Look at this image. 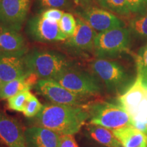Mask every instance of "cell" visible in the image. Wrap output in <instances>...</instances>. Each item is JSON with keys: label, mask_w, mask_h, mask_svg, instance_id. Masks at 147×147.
Returning a JSON list of instances; mask_svg holds the SVG:
<instances>
[{"label": "cell", "mask_w": 147, "mask_h": 147, "mask_svg": "<svg viewBox=\"0 0 147 147\" xmlns=\"http://www.w3.org/2000/svg\"><path fill=\"white\" fill-rule=\"evenodd\" d=\"M89 118V110L84 106L52 103L42 106L34 121L38 126L49 129L59 135H75Z\"/></svg>", "instance_id": "1"}, {"label": "cell", "mask_w": 147, "mask_h": 147, "mask_svg": "<svg viewBox=\"0 0 147 147\" xmlns=\"http://www.w3.org/2000/svg\"><path fill=\"white\" fill-rule=\"evenodd\" d=\"M27 71L40 79H54L74 67L73 63L61 53L51 51H34L24 57Z\"/></svg>", "instance_id": "2"}, {"label": "cell", "mask_w": 147, "mask_h": 147, "mask_svg": "<svg viewBox=\"0 0 147 147\" xmlns=\"http://www.w3.org/2000/svg\"><path fill=\"white\" fill-rule=\"evenodd\" d=\"M95 76L103 82L108 91L117 93L127 89L131 83V76L125 67L118 61L97 58L91 63Z\"/></svg>", "instance_id": "3"}, {"label": "cell", "mask_w": 147, "mask_h": 147, "mask_svg": "<svg viewBox=\"0 0 147 147\" xmlns=\"http://www.w3.org/2000/svg\"><path fill=\"white\" fill-rule=\"evenodd\" d=\"M89 124L115 130L133 125L129 115L120 104L101 102L90 106Z\"/></svg>", "instance_id": "4"}, {"label": "cell", "mask_w": 147, "mask_h": 147, "mask_svg": "<svg viewBox=\"0 0 147 147\" xmlns=\"http://www.w3.org/2000/svg\"><path fill=\"white\" fill-rule=\"evenodd\" d=\"M131 32L128 27H119L97 33L94 51L97 58L114 57L127 52L131 43Z\"/></svg>", "instance_id": "5"}, {"label": "cell", "mask_w": 147, "mask_h": 147, "mask_svg": "<svg viewBox=\"0 0 147 147\" xmlns=\"http://www.w3.org/2000/svg\"><path fill=\"white\" fill-rule=\"evenodd\" d=\"M119 103L134 122H147V81L137 76L133 83L119 95Z\"/></svg>", "instance_id": "6"}, {"label": "cell", "mask_w": 147, "mask_h": 147, "mask_svg": "<svg viewBox=\"0 0 147 147\" xmlns=\"http://www.w3.org/2000/svg\"><path fill=\"white\" fill-rule=\"evenodd\" d=\"M54 79L65 89L84 98L97 96L102 93V86L96 76L74 67L64 71Z\"/></svg>", "instance_id": "7"}, {"label": "cell", "mask_w": 147, "mask_h": 147, "mask_svg": "<svg viewBox=\"0 0 147 147\" xmlns=\"http://www.w3.org/2000/svg\"><path fill=\"white\" fill-rule=\"evenodd\" d=\"M36 89L39 94L53 104L82 106L84 97L69 91L55 79H40L36 84Z\"/></svg>", "instance_id": "8"}, {"label": "cell", "mask_w": 147, "mask_h": 147, "mask_svg": "<svg viewBox=\"0 0 147 147\" xmlns=\"http://www.w3.org/2000/svg\"><path fill=\"white\" fill-rule=\"evenodd\" d=\"M79 16L97 33L126 26L123 20L117 14L102 8L87 6L79 12Z\"/></svg>", "instance_id": "9"}, {"label": "cell", "mask_w": 147, "mask_h": 147, "mask_svg": "<svg viewBox=\"0 0 147 147\" xmlns=\"http://www.w3.org/2000/svg\"><path fill=\"white\" fill-rule=\"evenodd\" d=\"M28 30L33 39L38 42H53L68 39L60 29L59 23L43 18L42 15L29 20Z\"/></svg>", "instance_id": "10"}, {"label": "cell", "mask_w": 147, "mask_h": 147, "mask_svg": "<svg viewBox=\"0 0 147 147\" xmlns=\"http://www.w3.org/2000/svg\"><path fill=\"white\" fill-rule=\"evenodd\" d=\"M29 7L30 0H0V23L19 31Z\"/></svg>", "instance_id": "11"}, {"label": "cell", "mask_w": 147, "mask_h": 147, "mask_svg": "<svg viewBox=\"0 0 147 147\" xmlns=\"http://www.w3.org/2000/svg\"><path fill=\"white\" fill-rule=\"evenodd\" d=\"M0 140L8 147H27L25 131L18 121L1 111Z\"/></svg>", "instance_id": "12"}, {"label": "cell", "mask_w": 147, "mask_h": 147, "mask_svg": "<svg viewBox=\"0 0 147 147\" xmlns=\"http://www.w3.org/2000/svg\"><path fill=\"white\" fill-rule=\"evenodd\" d=\"M27 72L23 55L0 52V78L3 83L23 76Z\"/></svg>", "instance_id": "13"}, {"label": "cell", "mask_w": 147, "mask_h": 147, "mask_svg": "<svg viewBox=\"0 0 147 147\" xmlns=\"http://www.w3.org/2000/svg\"><path fill=\"white\" fill-rule=\"evenodd\" d=\"M76 29L73 36L68 38L67 45L82 51H91L94 49L97 32L81 17L76 18Z\"/></svg>", "instance_id": "14"}, {"label": "cell", "mask_w": 147, "mask_h": 147, "mask_svg": "<svg viewBox=\"0 0 147 147\" xmlns=\"http://www.w3.org/2000/svg\"><path fill=\"white\" fill-rule=\"evenodd\" d=\"M60 135L41 126H32L25 131L27 147H59Z\"/></svg>", "instance_id": "15"}, {"label": "cell", "mask_w": 147, "mask_h": 147, "mask_svg": "<svg viewBox=\"0 0 147 147\" xmlns=\"http://www.w3.org/2000/svg\"><path fill=\"white\" fill-rule=\"evenodd\" d=\"M27 51L26 42L18 31L0 23V52L24 56Z\"/></svg>", "instance_id": "16"}, {"label": "cell", "mask_w": 147, "mask_h": 147, "mask_svg": "<svg viewBox=\"0 0 147 147\" xmlns=\"http://www.w3.org/2000/svg\"><path fill=\"white\" fill-rule=\"evenodd\" d=\"M38 79L36 74L28 71L23 76L4 82L0 91V98L8 100L22 91L30 90L38 82Z\"/></svg>", "instance_id": "17"}, {"label": "cell", "mask_w": 147, "mask_h": 147, "mask_svg": "<svg viewBox=\"0 0 147 147\" xmlns=\"http://www.w3.org/2000/svg\"><path fill=\"white\" fill-rule=\"evenodd\" d=\"M113 132L123 147H147V136L133 125L117 129Z\"/></svg>", "instance_id": "18"}, {"label": "cell", "mask_w": 147, "mask_h": 147, "mask_svg": "<svg viewBox=\"0 0 147 147\" xmlns=\"http://www.w3.org/2000/svg\"><path fill=\"white\" fill-rule=\"evenodd\" d=\"M87 133L91 138L105 147H123L113 134V130L95 125H88Z\"/></svg>", "instance_id": "19"}, {"label": "cell", "mask_w": 147, "mask_h": 147, "mask_svg": "<svg viewBox=\"0 0 147 147\" xmlns=\"http://www.w3.org/2000/svg\"><path fill=\"white\" fill-rule=\"evenodd\" d=\"M128 28L135 38L142 40H147V12L131 18Z\"/></svg>", "instance_id": "20"}, {"label": "cell", "mask_w": 147, "mask_h": 147, "mask_svg": "<svg viewBox=\"0 0 147 147\" xmlns=\"http://www.w3.org/2000/svg\"><path fill=\"white\" fill-rule=\"evenodd\" d=\"M102 8L113 13L125 17L131 15L126 0H96Z\"/></svg>", "instance_id": "21"}, {"label": "cell", "mask_w": 147, "mask_h": 147, "mask_svg": "<svg viewBox=\"0 0 147 147\" xmlns=\"http://www.w3.org/2000/svg\"><path fill=\"white\" fill-rule=\"evenodd\" d=\"M32 94V93L30 92V90H26L10 97L7 100H8V103H7L8 107L10 110L23 113L27 102Z\"/></svg>", "instance_id": "22"}, {"label": "cell", "mask_w": 147, "mask_h": 147, "mask_svg": "<svg viewBox=\"0 0 147 147\" xmlns=\"http://www.w3.org/2000/svg\"><path fill=\"white\" fill-rule=\"evenodd\" d=\"M60 29L68 38L73 36L76 29V19L69 12H64L59 22Z\"/></svg>", "instance_id": "23"}, {"label": "cell", "mask_w": 147, "mask_h": 147, "mask_svg": "<svg viewBox=\"0 0 147 147\" xmlns=\"http://www.w3.org/2000/svg\"><path fill=\"white\" fill-rule=\"evenodd\" d=\"M137 76L147 81V44L140 49L136 56Z\"/></svg>", "instance_id": "24"}, {"label": "cell", "mask_w": 147, "mask_h": 147, "mask_svg": "<svg viewBox=\"0 0 147 147\" xmlns=\"http://www.w3.org/2000/svg\"><path fill=\"white\" fill-rule=\"evenodd\" d=\"M42 106H43L42 105L38 99L34 95L32 94L27 102L23 113L25 117L32 118L36 117L39 114L41 111Z\"/></svg>", "instance_id": "25"}, {"label": "cell", "mask_w": 147, "mask_h": 147, "mask_svg": "<svg viewBox=\"0 0 147 147\" xmlns=\"http://www.w3.org/2000/svg\"><path fill=\"white\" fill-rule=\"evenodd\" d=\"M131 14L139 15L147 12V0H126Z\"/></svg>", "instance_id": "26"}, {"label": "cell", "mask_w": 147, "mask_h": 147, "mask_svg": "<svg viewBox=\"0 0 147 147\" xmlns=\"http://www.w3.org/2000/svg\"><path fill=\"white\" fill-rule=\"evenodd\" d=\"M40 5L43 8L69 9L71 7L69 0H38Z\"/></svg>", "instance_id": "27"}, {"label": "cell", "mask_w": 147, "mask_h": 147, "mask_svg": "<svg viewBox=\"0 0 147 147\" xmlns=\"http://www.w3.org/2000/svg\"><path fill=\"white\" fill-rule=\"evenodd\" d=\"M64 12L60 9L57 8H49L44 11L41 14L43 18L50 20V21L59 23L63 16Z\"/></svg>", "instance_id": "28"}, {"label": "cell", "mask_w": 147, "mask_h": 147, "mask_svg": "<svg viewBox=\"0 0 147 147\" xmlns=\"http://www.w3.org/2000/svg\"><path fill=\"white\" fill-rule=\"evenodd\" d=\"M59 147H79L74 135H60Z\"/></svg>", "instance_id": "29"}, {"label": "cell", "mask_w": 147, "mask_h": 147, "mask_svg": "<svg viewBox=\"0 0 147 147\" xmlns=\"http://www.w3.org/2000/svg\"><path fill=\"white\" fill-rule=\"evenodd\" d=\"M93 0H75V1L78 4H81L83 5H89L91 3Z\"/></svg>", "instance_id": "30"}, {"label": "cell", "mask_w": 147, "mask_h": 147, "mask_svg": "<svg viewBox=\"0 0 147 147\" xmlns=\"http://www.w3.org/2000/svg\"><path fill=\"white\" fill-rule=\"evenodd\" d=\"M2 85H3V82H2V80H1V78H0V91H1V87H2Z\"/></svg>", "instance_id": "31"}, {"label": "cell", "mask_w": 147, "mask_h": 147, "mask_svg": "<svg viewBox=\"0 0 147 147\" xmlns=\"http://www.w3.org/2000/svg\"><path fill=\"white\" fill-rule=\"evenodd\" d=\"M104 147H105V146H104Z\"/></svg>", "instance_id": "32"}]
</instances>
